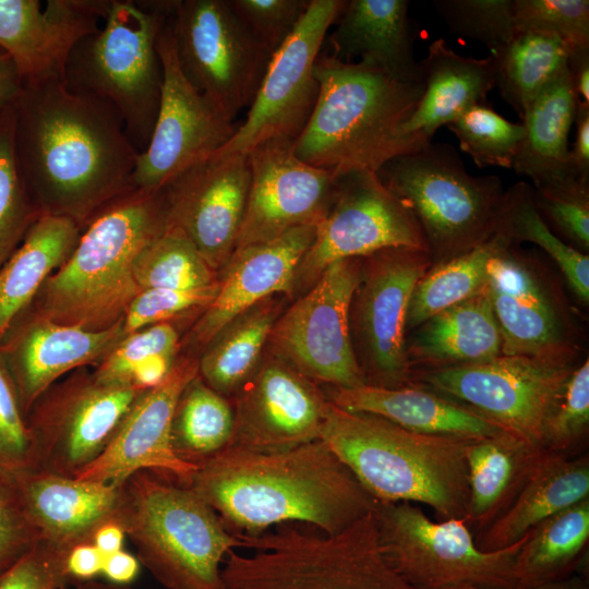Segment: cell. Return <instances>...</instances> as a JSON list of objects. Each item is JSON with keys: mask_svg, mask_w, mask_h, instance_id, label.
I'll return each instance as SVG.
<instances>
[{"mask_svg": "<svg viewBox=\"0 0 589 589\" xmlns=\"http://www.w3.org/2000/svg\"><path fill=\"white\" fill-rule=\"evenodd\" d=\"M124 538L122 527L116 520H110L95 531L92 543L107 556L122 550Z\"/></svg>", "mask_w": 589, "mask_h": 589, "instance_id": "6125c7cd", "label": "cell"}, {"mask_svg": "<svg viewBox=\"0 0 589 589\" xmlns=\"http://www.w3.org/2000/svg\"><path fill=\"white\" fill-rule=\"evenodd\" d=\"M156 47L164 75L160 104L149 142L137 155L129 189L155 191L163 188L217 153L239 125L184 76L168 20Z\"/></svg>", "mask_w": 589, "mask_h": 589, "instance_id": "ac0fdd59", "label": "cell"}, {"mask_svg": "<svg viewBox=\"0 0 589 589\" xmlns=\"http://www.w3.org/2000/svg\"><path fill=\"white\" fill-rule=\"evenodd\" d=\"M22 86L23 82L13 61L0 47V111L15 103Z\"/></svg>", "mask_w": 589, "mask_h": 589, "instance_id": "94428289", "label": "cell"}, {"mask_svg": "<svg viewBox=\"0 0 589 589\" xmlns=\"http://www.w3.org/2000/svg\"><path fill=\"white\" fill-rule=\"evenodd\" d=\"M4 472L40 540L62 551L92 542L103 524L115 520L120 485L81 480L40 468Z\"/></svg>", "mask_w": 589, "mask_h": 589, "instance_id": "4316f807", "label": "cell"}, {"mask_svg": "<svg viewBox=\"0 0 589 589\" xmlns=\"http://www.w3.org/2000/svg\"><path fill=\"white\" fill-rule=\"evenodd\" d=\"M431 266L429 253L413 248H386L362 257L349 328L366 384L386 388L412 384L406 316L412 290Z\"/></svg>", "mask_w": 589, "mask_h": 589, "instance_id": "4fadbf2b", "label": "cell"}, {"mask_svg": "<svg viewBox=\"0 0 589 589\" xmlns=\"http://www.w3.org/2000/svg\"><path fill=\"white\" fill-rule=\"evenodd\" d=\"M569 51L555 35L517 31L490 52L495 87L520 119L540 91L567 67Z\"/></svg>", "mask_w": 589, "mask_h": 589, "instance_id": "74e56055", "label": "cell"}, {"mask_svg": "<svg viewBox=\"0 0 589 589\" xmlns=\"http://www.w3.org/2000/svg\"><path fill=\"white\" fill-rule=\"evenodd\" d=\"M407 0H350L328 43L333 57L377 69L404 83H421L413 56V28Z\"/></svg>", "mask_w": 589, "mask_h": 589, "instance_id": "83f0119b", "label": "cell"}, {"mask_svg": "<svg viewBox=\"0 0 589 589\" xmlns=\"http://www.w3.org/2000/svg\"><path fill=\"white\" fill-rule=\"evenodd\" d=\"M546 452L507 432L471 440L466 447L467 526L479 534L503 514Z\"/></svg>", "mask_w": 589, "mask_h": 589, "instance_id": "836d02e7", "label": "cell"}, {"mask_svg": "<svg viewBox=\"0 0 589 589\" xmlns=\"http://www.w3.org/2000/svg\"><path fill=\"white\" fill-rule=\"evenodd\" d=\"M13 111L19 171L39 215L80 224L129 190L139 152L110 104L48 79L24 82Z\"/></svg>", "mask_w": 589, "mask_h": 589, "instance_id": "6da1fadb", "label": "cell"}, {"mask_svg": "<svg viewBox=\"0 0 589 589\" xmlns=\"http://www.w3.org/2000/svg\"><path fill=\"white\" fill-rule=\"evenodd\" d=\"M418 221L432 265L460 255L497 229L505 190L497 176L468 173L447 143L390 158L376 171Z\"/></svg>", "mask_w": 589, "mask_h": 589, "instance_id": "9c48e42d", "label": "cell"}, {"mask_svg": "<svg viewBox=\"0 0 589 589\" xmlns=\"http://www.w3.org/2000/svg\"><path fill=\"white\" fill-rule=\"evenodd\" d=\"M168 25L184 76L236 122L251 106L272 55L227 0H172Z\"/></svg>", "mask_w": 589, "mask_h": 589, "instance_id": "7c38bea8", "label": "cell"}, {"mask_svg": "<svg viewBox=\"0 0 589 589\" xmlns=\"http://www.w3.org/2000/svg\"><path fill=\"white\" fill-rule=\"evenodd\" d=\"M249 188L248 154L217 153L165 185L167 227L180 228L217 273L236 249Z\"/></svg>", "mask_w": 589, "mask_h": 589, "instance_id": "603a6c76", "label": "cell"}, {"mask_svg": "<svg viewBox=\"0 0 589 589\" xmlns=\"http://www.w3.org/2000/svg\"><path fill=\"white\" fill-rule=\"evenodd\" d=\"M496 231L513 243L531 242L552 259L573 293L589 301V256L568 245L544 221L536 201L534 189L519 181L505 190Z\"/></svg>", "mask_w": 589, "mask_h": 589, "instance_id": "60d3db41", "label": "cell"}, {"mask_svg": "<svg viewBox=\"0 0 589 589\" xmlns=\"http://www.w3.org/2000/svg\"><path fill=\"white\" fill-rule=\"evenodd\" d=\"M230 400L235 416L230 448L273 453L321 440L328 405L325 392L267 347L255 374Z\"/></svg>", "mask_w": 589, "mask_h": 589, "instance_id": "ffe728a7", "label": "cell"}, {"mask_svg": "<svg viewBox=\"0 0 589 589\" xmlns=\"http://www.w3.org/2000/svg\"><path fill=\"white\" fill-rule=\"evenodd\" d=\"M517 31L560 37L570 50L589 46L588 0H512Z\"/></svg>", "mask_w": 589, "mask_h": 589, "instance_id": "7dc6e473", "label": "cell"}, {"mask_svg": "<svg viewBox=\"0 0 589 589\" xmlns=\"http://www.w3.org/2000/svg\"><path fill=\"white\" fill-rule=\"evenodd\" d=\"M233 13L273 55L292 34L311 0H227Z\"/></svg>", "mask_w": 589, "mask_h": 589, "instance_id": "f907efd6", "label": "cell"}, {"mask_svg": "<svg viewBox=\"0 0 589 589\" xmlns=\"http://www.w3.org/2000/svg\"><path fill=\"white\" fill-rule=\"evenodd\" d=\"M36 468L32 435L15 385L0 360V470Z\"/></svg>", "mask_w": 589, "mask_h": 589, "instance_id": "f5cc1de1", "label": "cell"}, {"mask_svg": "<svg viewBox=\"0 0 589 589\" xmlns=\"http://www.w3.org/2000/svg\"><path fill=\"white\" fill-rule=\"evenodd\" d=\"M567 69L576 103L589 106V46L569 51Z\"/></svg>", "mask_w": 589, "mask_h": 589, "instance_id": "680465c9", "label": "cell"}, {"mask_svg": "<svg viewBox=\"0 0 589 589\" xmlns=\"http://www.w3.org/2000/svg\"><path fill=\"white\" fill-rule=\"evenodd\" d=\"M248 156L250 188L236 249L325 218L338 176L301 160L286 139L262 142Z\"/></svg>", "mask_w": 589, "mask_h": 589, "instance_id": "44dd1931", "label": "cell"}, {"mask_svg": "<svg viewBox=\"0 0 589 589\" xmlns=\"http://www.w3.org/2000/svg\"><path fill=\"white\" fill-rule=\"evenodd\" d=\"M423 92L400 136L413 151L432 142L433 134L476 105L488 104L495 87L491 57L477 59L457 53L443 38L431 43L419 62Z\"/></svg>", "mask_w": 589, "mask_h": 589, "instance_id": "f1b7e54d", "label": "cell"}, {"mask_svg": "<svg viewBox=\"0 0 589 589\" xmlns=\"http://www.w3.org/2000/svg\"><path fill=\"white\" fill-rule=\"evenodd\" d=\"M167 218L165 185L129 189L107 203L41 286L34 300L37 317L89 330L120 321L141 291L133 274L135 257L166 230Z\"/></svg>", "mask_w": 589, "mask_h": 589, "instance_id": "3957f363", "label": "cell"}, {"mask_svg": "<svg viewBox=\"0 0 589 589\" xmlns=\"http://www.w3.org/2000/svg\"><path fill=\"white\" fill-rule=\"evenodd\" d=\"M218 285L195 290L144 289L132 300L122 321L125 335L180 315L205 309L215 298Z\"/></svg>", "mask_w": 589, "mask_h": 589, "instance_id": "816d5d0a", "label": "cell"}, {"mask_svg": "<svg viewBox=\"0 0 589 589\" xmlns=\"http://www.w3.org/2000/svg\"><path fill=\"white\" fill-rule=\"evenodd\" d=\"M314 74L320 84L317 101L293 142L301 160L339 176L376 171L390 158L413 152L400 129L421 97L423 82H399L329 53L318 55Z\"/></svg>", "mask_w": 589, "mask_h": 589, "instance_id": "5b68a950", "label": "cell"}, {"mask_svg": "<svg viewBox=\"0 0 589 589\" xmlns=\"http://www.w3.org/2000/svg\"><path fill=\"white\" fill-rule=\"evenodd\" d=\"M115 520L141 565L167 589H227L224 561L243 543L189 485L135 472L120 485Z\"/></svg>", "mask_w": 589, "mask_h": 589, "instance_id": "8992f818", "label": "cell"}, {"mask_svg": "<svg viewBox=\"0 0 589 589\" xmlns=\"http://www.w3.org/2000/svg\"><path fill=\"white\" fill-rule=\"evenodd\" d=\"M105 555L92 543L73 546L67 555L65 566L69 578L79 582L93 580L103 572Z\"/></svg>", "mask_w": 589, "mask_h": 589, "instance_id": "6f0895ef", "label": "cell"}, {"mask_svg": "<svg viewBox=\"0 0 589 589\" xmlns=\"http://www.w3.org/2000/svg\"><path fill=\"white\" fill-rule=\"evenodd\" d=\"M589 429V360L572 371L563 393L551 413L544 432L545 449L569 455L588 434Z\"/></svg>", "mask_w": 589, "mask_h": 589, "instance_id": "681fc988", "label": "cell"}, {"mask_svg": "<svg viewBox=\"0 0 589 589\" xmlns=\"http://www.w3.org/2000/svg\"><path fill=\"white\" fill-rule=\"evenodd\" d=\"M534 201L540 215L555 230L554 233H560L568 245L587 254L589 182L569 179L551 188L534 189Z\"/></svg>", "mask_w": 589, "mask_h": 589, "instance_id": "c3c4849f", "label": "cell"}, {"mask_svg": "<svg viewBox=\"0 0 589 589\" xmlns=\"http://www.w3.org/2000/svg\"><path fill=\"white\" fill-rule=\"evenodd\" d=\"M60 589H65V587H62ZM76 589H133V588H130L128 586L111 584L109 581L105 584V582H99V581H94V580H87V581H81L76 586Z\"/></svg>", "mask_w": 589, "mask_h": 589, "instance_id": "e7e4bbea", "label": "cell"}, {"mask_svg": "<svg viewBox=\"0 0 589 589\" xmlns=\"http://www.w3.org/2000/svg\"><path fill=\"white\" fill-rule=\"evenodd\" d=\"M237 536L252 552L228 553L227 589H416L386 561L373 510L332 534L284 525Z\"/></svg>", "mask_w": 589, "mask_h": 589, "instance_id": "52a82bcc", "label": "cell"}, {"mask_svg": "<svg viewBox=\"0 0 589 589\" xmlns=\"http://www.w3.org/2000/svg\"><path fill=\"white\" fill-rule=\"evenodd\" d=\"M280 296L266 298L237 315L204 347L199 375L218 394L233 398L255 374L283 312Z\"/></svg>", "mask_w": 589, "mask_h": 589, "instance_id": "d590c367", "label": "cell"}, {"mask_svg": "<svg viewBox=\"0 0 589 589\" xmlns=\"http://www.w3.org/2000/svg\"><path fill=\"white\" fill-rule=\"evenodd\" d=\"M80 224L64 215L43 214L0 267V344L28 310L44 283L74 250Z\"/></svg>", "mask_w": 589, "mask_h": 589, "instance_id": "d6a6232c", "label": "cell"}, {"mask_svg": "<svg viewBox=\"0 0 589 589\" xmlns=\"http://www.w3.org/2000/svg\"><path fill=\"white\" fill-rule=\"evenodd\" d=\"M574 122L576 137L568 152L569 169L577 179L589 182V106L576 103Z\"/></svg>", "mask_w": 589, "mask_h": 589, "instance_id": "9f6ffc18", "label": "cell"}, {"mask_svg": "<svg viewBox=\"0 0 589 589\" xmlns=\"http://www.w3.org/2000/svg\"><path fill=\"white\" fill-rule=\"evenodd\" d=\"M179 335L168 322L125 336L103 359L94 376L104 383L130 385L140 390L163 382L175 366Z\"/></svg>", "mask_w": 589, "mask_h": 589, "instance_id": "b9f144b4", "label": "cell"}, {"mask_svg": "<svg viewBox=\"0 0 589 589\" xmlns=\"http://www.w3.org/2000/svg\"><path fill=\"white\" fill-rule=\"evenodd\" d=\"M386 248L428 252L414 216L375 171L339 175L329 211L316 226L314 240L296 269L291 299L311 288L332 263L363 257Z\"/></svg>", "mask_w": 589, "mask_h": 589, "instance_id": "9a60e30c", "label": "cell"}, {"mask_svg": "<svg viewBox=\"0 0 589 589\" xmlns=\"http://www.w3.org/2000/svg\"><path fill=\"white\" fill-rule=\"evenodd\" d=\"M452 33L484 44L490 52L516 33L512 0H434Z\"/></svg>", "mask_w": 589, "mask_h": 589, "instance_id": "bcb514c9", "label": "cell"}, {"mask_svg": "<svg viewBox=\"0 0 589 589\" xmlns=\"http://www.w3.org/2000/svg\"><path fill=\"white\" fill-rule=\"evenodd\" d=\"M316 226L293 228L273 240L236 249L219 273L214 300L191 332L205 347L232 318L272 296L291 299L296 269L314 240Z\"/></svg>", "mask_w": 589, "mask_h": 589, "instance_id": "484cf974", "label": "cell"}, {"mask_svg": "<svg viewBox=\"0 0 589 589\" xmlns=\"http://www.w3.org/2000/svg\"><path fill=\"white\" fill-rule=\"evenodd\" d=\"M197 374L195 359L177 361L163 382L139 394L103 454L74 478L119 486L149 470L189 485L197 466L176 455L171 423L181 393Z\"/></svg>", "mask_w": 589, "mask_h": 589, "instance_id": "7402d4cb", "label": "cell"}, {"mask_svg": "<svg viewBox=\"0 0 589 589\" xmlns=\"http://www.w3.org/2000/svg\"><path fill=\"white\" fill-rule=\"evenodd\" d=\"M321 438L376 502L422 504L438 520L466 519L471 440L409 431L329 400Z\"/></svg>", "mask_w": 589, "mask_h": 589, "instance_id": "277c9868", "label": "cell"}, {"mask_svg": "<svg viewBox=\"0 0 589 589\" xmlns=\"http://www.w3.org/2000/svg\"><path fill=\"white\" fill-rule=\"evenodd\" d=\"M110 0H0V47L22 82L64 81L74 47L103 23Z\"/></svg>", "mask_w": 589, "mask_h": 589, "instance_id": "cb8c5ba5", "label": "cell"}, {"mask_svg": "<svg viewBox=\"0 0 589 589\" xmlns=\"http://www.w3.org/2000/svg\"><path fill=\"white\" fill-rule=\"evenodd\" d=\"M345 0H311L288 39L272 55L245 119L217 154H248L272 139L294 142L317 101L314 64Z\"/></svg>", "mask_w": 589, "mask_h": 589, "instance_id": "2e32d148", "label": "cell"}, {"mask_svg": "<svg viewBox=\"0 0 589 589\" xmlns=\"http://www.w3.org/2000/svg\"><path fill=\"white\" fill-rule=\"evenodd\" d=\"M189 486L241 534L294 524L332 534L376 505L322 438L273 453L226 448L197 466Z\"/></svg>", "mask_w": 589, "mask_h": 589, "instance_id": "7a4b0ae2", "label": "cell"}, {"mask_svg": "<svg viewBox=\"0 0 589 589\" xmlns=\"http://www.w3.org/2000/svg\"><path fill=\"white\" fill-rule=\"evenodd\" d=\"M512 243L496 231L473 249L433 264L412 290L406 316V335L430 316L484 290L488 286L489 261Z\"/></svg>", "mask_w": 589, "mask_h": 589, "instance_id": "f35d334b", "label": "cell"}, {"mask_svg": "<svg viewBox=\"0 0 589 589\" xmlns=\"http://www.w3.org/2000/svg\"><path fill=\"white\" fill-rule=\"evenodd\" d=\"M133 274L141 290H195L219 283V273L209 266L178 227H167L141 250L134 261Z\"/></svg>", "mask_w": 589, "mask_h": 589, "instance_id": "7bdbcfd3", "label": "cell"}, {"mask_svg": "<svg viewBox=\"0 0 589 589\" xmlns=\"http://www.w3.org/2000/svg\"><path fill=\"white\" fill-rule=\"evenodd\" d=\"M68 552L43 540L20 558L1 578L0 589H60L69 578Z\"/></svg>", "mask_w": 589, "mask_h": 589, "instance_id": "db71d44e", "label": "cell"}, {"mask_svg": "<svg viewBox=\"0 0 589 589\" xmlns=\"http://www.w3.org/2000/svg\"><path fill=\"white\" fill-rule=\"evenodd\" d=\"M325 394L339 408L375 414L418 433L479 440L507 432L464 404L417 384L329 387Z\"/></svg>", "mask_w": 589, "mask_h": 589, "instance_id": "f546056e", "label": "cell"}, {"mask_svg": "<svg viewBox=\"0 0 589 589\" xmlns=\"http://www.w3.org/2000/svg\"><path fill=\"white\" fill-rule=\"evenodd\" d=\"M589 540V498L542 521L515 560L516 589H530L577 573Z\"/></svg>", "mask_w": 589, "mask_h": 589, "instance_id": "8d00e7d4", "label": "cell"}, {"mask_svg": "<svg viewBox=\"0 0 589 589\" xmlns=\"http://www.w3.org/2000/svg\"><path fill=\"white\" fill-rule=\"evenodd\" d=\"M362 257L332 263L276 320L267 348L311 381L329 387L366 384L354 356L349 306Z\"/></svg>", "mask_w": 589, "mask_h": 589, "instance_id": "5bb4252c", "label": "cell"}, {"mask_svg": "<svg viewBox=\"0 0 589 589\" xmlns=\"http://www.w3.org/2000/svg\"><path fill=\"white\" fill-rule=\"evenodd\" d=\"M233 425L231 400L197 374L177 402L171 423L172 448L180 459L199 466L229 447Z\"/></svg>", "mask_w": 589, "mask_h": 589, "instance_id": "ab89813d", "label": "cell"}, {"mask_svg": "<svg viewBox=\"0 0 589 589\" xmlns=\"http://www.w3.org/2000/svg\"><path fill=\"white\" fill-rule=\"evenodd\" d=\"M446 127L478 168L512 169L525 134L521 122L508 121L489 103L470 107Z\"/></svg>", "mask_w": 589, "mask_h": 589, "instance_id": "ee69618b", "label": "cell"}, {"mask_svg": "<svg viewBox=\"0 0 589 589\" xmlns=\"http://www.w3.org/2000/svg\"><path fill=\"white\" fill-rule=\"evenodd\" d=\"M406 356L411 372L481 363L502 356V337L488 286L410 330Z\"/></svg>", "mask_w": 589, "mask_h": 589, "instance_id": "4dcf8cb0", "label": "cell"}, {"mask_svg": "<svg viewBox=\"0 0 589 589\" xmlns=\"http://www.w3.org/2000/svg\"><path fill=\"white\" fill-rule=\"evenodd\" d=\"M575 110L566 67L540 91L521 118L525 134L512 169L531 179L537 190L577 179L568 165V135Z\"/></svg>", "mask_w": 589, "mask_h": 589, "instance_id": "e575fe53", "label": "cell"}, {"mask_svg": "<svg viewBox=\"0 0 589 589\" xmlns=\"http://www.w3.org/2000/svg\"><path fill=\"white\" fill-rule=\"evenodd\" d=\"M488 289L503 356L576 362L578 340L568 304L542 264L516 248L488 263Z\"/></svg>", "mask_w": 589, "mask_h": 589, "instance_id": "e0dca14e", "label": "cell"}, {"mask_svg": "<svg viewBox=\"0 0 589 589\" xmlns=\"http://www.w3.org/2000/svg\"><path fill=\"white\" fill-rule=\"evenodd\" d=\"M125 336L122 318L100 330L37 316L20 318L0 344V360L15 385L25 418L57 378L104 359Z\"/></svg>", "mask_w": 589, "mask_h": 589, "instance_id": "d4e9b609", "label": "cell"}, {"mask_svg": "<svg viewBox=\"0 0 589 589\" xmlns=\"http://www.w3.org/2000/svg\"><path fill=\"white\" fill-rule=\"evenodd\" d=\"M576 362L524 356L413 370L411 383L471 408L514 436L543 447L546 422Z\"/></svg>", "mask_w": 589, "mask_h": 589, "instance_id": "8fae6325", "label": "cell"}, {"mask_svg": "<svg viewBox=\"0 0 589 589\" xmlns=\"http://www.w3.org/2000/svg\"><path fill=\"white\" fill-rule=\"evenodd\" d=\"M373 513L386 561L416 589H516L515 560L530 531L509 546L482 551L464 519L434 521L408 502H376Z\"/></svg>", "mask_w": 589, "mask_h": 589, "instance_id": "30bf717a", "label": "cell"}, {"mask_svg": "<svg viewBox=\"0 0 589 589\" xmlns=\"http://www.w3.org/2000/svg\"><path fill=\"white\" fill-rule=\"evenodd\" d=\"M447 589H489V588H480V587H473V586H458V587H452ZM530 589H589L587 577L584 575L575 574L568 578L544 584L534 588Z\"/></svg>", "mask_w": 589, "mask_h": 589, "instance_id": "be15d7a7", "label": "cell"}, {"mask_svg": "<svg viewBox=\"0 0 589 589\" xmlns=\"http://www.w3.org/2000/svg\"><path fill=\"white\" fill-rule=\"evenodd\" d=\"M589 498V457L548 450L513 503L474 537L482 551H496L520 540L551 516Z\"/></svg>", "mask_w": 589, "mask_h": 589, "instance_id": "1f68e13d", "label": "cell"}, {"mask_svg": "<svg viewBox=\"0 0 589 589\" xmlns=\"http://www.w3.org/2000/svg\"><path fill=\"white\" fill-rule=\"evenodd\" d=\"M172 1L110 0L95 33L72 50L64 83L110 104L139 153L147 146L161 97L157 37Z\"/></svg>", "mask_w": 589, "mask_h": 589, "instance_id": "ba28073f", "label": "cell"}, {"mask_svg": "<svg viewBox=\"0 0 589 589\" xmlns=\"http://www.w3.org/2000/svg\"><path fill=\"white\" fill-rule=\"evenodd\" d=\"M39 540L7 473L0 470V578Z\"/></svg>", "mask_w": 589, "mask_h": 589, "instance_id": "11a10c76", "label": "cell"}, {"mask_svg": "<svg viewBox=\"0 0 589 589\" xmlns=\"http://www.w3.org/2000/svg\"><path fill=\"white\" fill-rule=\"evenodd\" d=\"M141 392L93 375L40 396L26 416L36 468L76 477L103 454Z\"/></svg>", "mask_w": 589, "mask_h": 589, "instance_id": "d6986e66", "label": "cell"}, {"mask_svg": "<svg viewBox=\"0 0 589 589\" xmlns=\"http://www.w3.org/2000/svg\"><path fill=\"white\" fill-rule=\"evenodd\" d=\"M39 216L16 163L12 105L0 111V267Z\"/></svg>", "mask_w": 589, "mask_h": 589, "instance_id": "f6af8a7d", "label": "cell"}, {"mask_svg": "<svg viewBox=\"0 0 589 589\" xmlns=\"http://www.w3.org/2000/svg\"><path fill=\"white\" fill-rule=\"evenodd\" d=\"M140 566L137 557L120 550L105 556L101 575L111 584L127 586L137 577Z\"/></svg>", "mask_w": 589, "mask_h": 589, "instance_id": "91938a15", "label": "cell"}]
</instances>
